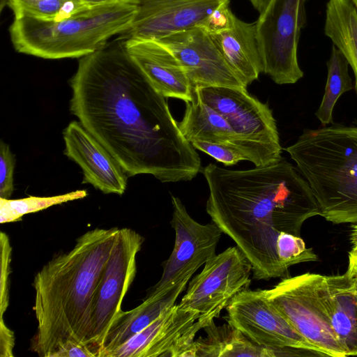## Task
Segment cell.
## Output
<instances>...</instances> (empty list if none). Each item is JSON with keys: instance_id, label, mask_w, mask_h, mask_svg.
<instances>
[{"instance_id": "7a4b0ae2", "label": "cell", "mask_w": 357, "mask_h": 357, "mask_svg": "<svg viewBox=\"0 0 357 357\" xmlns=\"http://www.w3.org/2000/svg\"><path fill=\"white\" fill-rule=\"evenodd\" d=\"M209 195L206 210L252 264L253 278L287 275L276 243L281 232L300 236L308 218L321 215L312 190L290 162L280 160L248 169L210 163L202 169Z\"/></svg>"}, {"instance_id": "8fae6325", "label": "cell", "mask_w": 357, "mask_h": 357, "mask_svg": "<svg viewBox=\"0 0 357 357\" xmlns=\"http://www.w3.org/2000/svg\"><path fill=\"white\" fill-rule=\"evenodd\" d=\"M171 226L175 231L173 250L163 265L158 282L146 298H156L187 284L192 275L216 254L222 231L214 223L202 225L188 213L181 199L172 195Z\"/></svg>"}, {"instance_id": "8992f818", "label": "cell", "mask_w": 357, "mask_h": 357, "mask_svg": "<svg viewBox=\"0 0 357 357\" xmlns=\"http://www.w3.org/2000/svg\"><path fill=\"white\" fill-rule=\"evenodd\" d=\"M264 291L278 312L324 356H347L332 328L326 275L306 273L285 278Z\"/></svg>"}, {"instance_id": "1f68e13d", "label": "cell", "mask_w": 357, "mask_h": 357, "mask_svg": "<svg viewBox=\"0 0 357 357\" xmlns=\"http://www.w3.org/2000/svg\"><path fill=\"white\" fill-rule=\"evenodd\" d=\"M15 346V335L0 317V357H13Z\"/></svg>"}, {"instance_id": "6da1fadb", "label": "cell", "mask_w": 357, "mask_h": 357, "mask_svg": "<svg viewBox=\"0 0 357 357\" xmlns=\"http://www.w3.org/2000/svg\"><path fill=\"white\" fill-rule=\"evenodd\" d=\"M70 110L115 158L128 176L189 181L200 158L160 93L117 37L79 58L70 79Z\"/></svg>"}, {"instance_id": "836d02e7", "label": "cell", "mask_w": 357, "mask_h": 357, "mask_svg": "<svg viewBox=\"0 0 357 357\" xmlns=\"http://www.w3.org/2000/svg\"><path fill=\"white\" fill-rule=\"evenodd\" d=\"M253 7L260 13L268 6L271 0H249Z\"/></svg>"}, {"instance_id": "d6986e66", "label": "cell", "mask_w": 357, "mask_h": 357, "mask_svg": "<svg viewBox=\"0 0 357 357\" xmlns=\"http://www.w3.org/2000/svg\"><path fill=\"white\" fill-rule=\"evenodd\" d=\"M332 328L347 356H357V291L345 273L326 276Z\"/></svg>"}, {"instance_id": "8d00e7d4", "label": "cell", "mask_w": 357, "mask_h": 357, "mask_svg": "<svg viewBox=\"0 0 357 357\" xmlns=\"http://www.w3.org/2000/svg\"><path fill=\"white\" fill-rule=\"evenodd\" d=\"M88 4H98L104 2H107L111 0H81Z\"/></svg>"}, {"instance_id": "4316f807", "label": "cell", "mask_w": 357, "mask_h": 357, "mask_svg": "<svg viewBox=\"0 0 357 357\" xmlns=\"http://www.w3.org/2000/svg\"><path fill=\"white\" fill-rule=\"evenodd\" d=\"M278 255L282 263L289 268L302 262L318 260L312 248H307L303 240L298 236L281 232L276 243Z\"/></svg>"}, {"instance_id": "d4e9b609", "label": "cell", "mask_w": 357, "mask_h": 357, "mask_svg": "<svg viewBox=\"0 0 357 357\" xmlns=\"http://www.w3.org/2000/svg\"><path fill=\"white\" fill-rule=\"evenodd\" d=\"M14 19L30 17L41 20H59L88 6L81 0H6Z\"/></svg>"}, {"instance_id": "2e32d148", "label": "cell", "mask_w": 357, "mask_h": 357, "mask_svg": "<svg viewBox=\"0 0 357 357\" xmlns=\"http://www.w3.org/2000/svg\"><path fill=\"white\" fill-rule=\"evenodd\" d=\"M227 63L248 87L263 73L257 38V23L237 17L229 5L215 12L203 24Z\"/></svg>"}, {"instance_id": "ac0fdd59", "label": "cell", "mask_w": 357, "mask_h": 357, "mask_svg": "<svg viewBox=\"0 0 357 357\" xmlns=\"http://www.w3.org/2000/svg\"><path fill=\"white\" fill-rule=\"evenodd\" d=\"M125 43L132 59L160 93L185 102L192 100L195 91L187 73L166 45L153 40L128 39Z\"/></svg>"}, {"instance_id": "9c48e42d", "label": "cell", "mask_w": 357, "mask_h": 357, "mask_svg": "<svg viewBox=\"0 0 357 357\" xmlns=\"http://www.w3.org/2000/svg\"><path fill=\"white\" fill-rule=\"evenodd\" d=\"M226 309L227 323L260 347L278 350L284 356H324L278 312L264 290H243Z\"/></svg>"}, {"instance_id": "603a6c76", "label": "cell", "mask_w": 357, "mask_h": 357, "mask_svg": "<svg viewBox=\"0 0 357 357\" xmlns=\"http://www.w3.org/2000/svg\"><path fill=\"white\" fill-rule=\"evenodd\" d=\"M324 32L351 67L357 96V0H328Z\"/></svg>"}, {"instance_id": "4dcf8cb0", "label": "cell", "mask_w": 357, "mask_h": 357, "mask_svg": "<svg viewBox=\"0 0 357 357\" xmlns=\"http://www.w3.org/2000/svg\"><path fill=\"white\" fill-rule=\"evenodd\" d=\"M96 357L93 351L87 345L71 340L62 342L50 357Z\"/></svg>"}, {"instance_id": "9a60e30c", "label": "cell", "mask_w": 357, "mask_h": 357, "mask_svg": "<svg viewBox=\"0 0 357 357\" xmlns=\"http://www.w3.org/2000/svg\"><path fill=\"white\" fill-rule=\"evenodd\" d=\"M178 59L195 89L209 86L245 87L199 26L172 34L160 40Z\"/></svg>"}, {"instance_id": "ba28073f", "label": "cell", "mask_w": 357, "mask_h": 357, "mask_svg": "<svg viewBox=\"0 0 357 357\" xmlns=\"http://www.w3.org/2000/svg\"><path fill=\"white\" fill-rule=\"evenodd\" d=\"M305 2L271 0L256 21L263 73L278 84H294L303 77L298 45L307 21Z\"/></svg>"}, {"instance_id": "ffe728a7", "label": "cell", "mask_w": 357, "mask_h": 357, "mask_svg": "<svg viewBox=\"0 0 357 357\" xmlns=\"http://www.w3.org/2000/svg\"><path fill=\"white\" fill-rule=\"evenodd\" d=\"M178 128L190 143L204 141L225 144L234 147L246 157L241 139L225 118L195 94L191 101L185 102V109L181 121L178 122Z\"/></svg>"}, {"instance_id": "7c38bea8", "label": "cell", "mask_w": 357, "mask_h": 357, "mask_svg": "<svg viewBox=\"0 0 357 357\" xmlns=\"http://www.w3.org/2000/svg\"><path fill=\"white\" fill-rule=\"evenodd\" d=\"M143 242L144 238L131 229L117 232L94 299L87 344L96 357L109 328L123 312L121 304L135 277L136 256Z\"/></svg>"}, {"instance_id": "cb8c5ba5", "label": "cell", "mask_w": 357, "mask_h": 357, "mask_svg": "<svg viewBox=\"0 0 357 357\" xmlns=\"http://www.w3.org/2000/svg\"><path fill=\"white\" fill-rule=\"evenodd\" d=\"M327 79L321 104L315 116L322 126L333 123V113L339 98L354 89L349 74V63L342 54L333 45L327 61Z\"/></svg>"}, {"instance_id": "44dd1931", "label": "cell", "mask_w": 357, "mask_h": 357, "mask_svg": "<svg viewBox=\"0 0 357 357\" xmlns=\"http://www.w3.org/2000/svg\"><path fill=\"white\" fill-rule=\"evenodd\" d=\"M186 286L187 284H181L160 298H145L135 308L123 311L107 332L99 349L98 357H106L108 353L148 326L163 311L174 305Z\"/></svg>"}, {"instance_id": "5b68a950", "label": "cell", "mask_w": 357, "mask_h": 357, "mask_svg": "<svg viewBox=\"0 0 357 357\" xmlns=\"http://www.w3.org/2000/svg\"><path fill=\"white\" fill-rule=\"evenodd\" d=\"M136 12V0H111L59 20L14 19L9 33L19 53L45 59L81 58L126 31Z\"/></svg>"}, {"instance_id": "484cf974", "label": "cell", "mask_w": 357, "mask_h": 357, "mask_svg": "<svg viewBox=\"0 0 357 357\" xmlns=\"http://www.w3.org/2000/svg\"><path fill=\"white\" fill-rule=\"evenodd\" d=\"M86 190H79L52 197L29 196L18 199L0 198V223L18 221L26 214L38 212L54 205L83 199Z\"/></svg>"}, {"instance_id": "3957f363", "label": "cell", "mask_w": 357, "mask_h": 357, "mask_svg": "<svg viewBox=\"0 0 357 357\" xmlns=\"http://www.w3.org/2000/svg\"><path fill=\"white\" fill-rule=\"evenodd\" d=\"M119 228H96L54 257L33 280L37 331L31 350L50 357L64 341L88 346L96 293Z\"/></svg>"}, {"instance_id": "30bf717a", "label": "cell", "mask_w": 357, "mask_h": 357, "mask_svg": "<svg viewBox=\"0 0 357 357\" xmlns=\"http://www.w3.org/2000/svg\"><path fill=\"white\" fill-rule=\"evenodd\" d=\"M252 273V264L236 245L215 255L188 284L178 305L199 314V321L209 325L219 317L233 298L248 289Z\"/></svg>"}, {"instance_id": "277c9868", "label": "cell", "mask_w": 357, "mask_h": 357, "mask_svg": "<svg viewBox=\"0 0 357 357\" xmlns=\"http://www.w3.org/2000/svg\"><path fill=\"white\" fill-rule=\"evenodd\" d=\"M284 150L308 183L321 216L357 224V122L305 129Z\"/></svg>"}, {"instance_id": "e0dca14e", "label": "cell", "mask_w": 357, "mask_h": 357, "mask_svg": "<svg viewBox=\"0 0 357 357\" xmlns=\"http://www.w3.org/2000/svg\"><path fill=\"white\" fill-rule=\"evenodd\" d=\"M64 154L82 168V183L105 194L122 195L128 176L115 158L82 126L73 121L64 129Z\"/></svg>"}, {"instance_id": "d590c367", "label": "cell", "mask_w": 357, "mask_h": 357, "mask_svg": "<svg viewBox=\"0 0 357 357\" xmlns=\"http://www.w3.org/2000/svg\"><path fill=\"white\" fill-rule=\"evenodd\" d=\"M350 241L353 247H357V224H354L352 226L350 234Z\"/></svg>"}, {"instance_id": "f546056e", "label": "cell", "mask_w": 357, "mask_h": 357, "mask_svg": "<svg viewBox=\"0 0 357 357\" xmlns=\"http://www.w3.org/2000/svg\"><path fill=\"white\" fill-rule=\"evenodd\" d=\"M15 158L9 146L0 142V198L10 199L14 190L13 173Z\"/></svg>"}, {"instance_id": "7402d4cb", "label": "cell", "mask_w": 357, "mask_h": 357, "mask_svg": "<svg viewBox=\"0 0 357 357\" xmlns=\"http://www.w3.org/2000/svg\"><path fill=\"white\" fill-rule=\"evenodd\" d=\"M204 329L206 336L195 340L196 357L284 356L278 350L257 345L228 323L218 326L213 321Z\"/></svg>"}, {"instance_id": "4fadbf2b", "label": "cell", "mask_w": 357, "mask_h": 357, "mask_svg": "<svg viewBox=\"0 0 357 357\" xmlns=\"http://www.w3.org/2000/svg\"><path fill=\"white\" fill-rule=\"evenodd\" d=\"M199 319L175 304L106 357H196L195 337L204 328Z\"/></svg>"}, {"instance_id": "52a82bcc", "label": "cell", "mask_w": 357, "mask_h": 357, "mask_svg": "<svg viewBox=\"0 0 357 357\" xmlns=\"http://www.w3.org/2000/svg\"><path fill=\"white\" fill-rule=\"evenodd\" d=\"M205 104L222 114L242 141L248 161L256 167L280 160L282 146L268 105L245 87L209 86L195 89Z\"/></svg>"}, {"instance_id": "d6a6232c", "label": "cell", "mask_w": 357, "mask_h": 357, "mask_svg": "<svg viewBox=\"0 0 357 357\" xmlns=\"http://www.w3.org/2000/svg\"><path fill=\"white\" fill-rule=\"evenodd\" d=\"M346 273L350 278L354 289L357 291V266H348Z\"/></svg>"}, {"instance_id": "5bb4252c", "label": "cell", "mask_w": 357, "mask_h": 357, "mask_svg": "<svg viewBox=\"0 0 357 357\" xmlns=\"http://www.w3.org/2000/svg\"><path fill=\"white\" fill-rule=\"evenodd\" d=\"M137 12L130 27L118 36L126 40H160L201 26L229 0H136Z\"/></svg>"}, {"instance_id": "e575fe53", "label": "cell", "mask_w": 357, "mask_h": 357, "mask_svg": "<svg viewBox=\"0 0 357 357\" xmlns=\"http://www.w3.org/2000/svg\"><path fill=\"white\" fill-rule=\"evenodd\" d=\"M349 266H357V247H353L349 252Z\"/></svg>"}, {"instance_id": "83f0119b", "label": "cell", "mask_w": 357, "mask_h": 357, "mask_svg": "<svg viewBox=\"0 0 357 357\" xmlns=\"http://www.w3.org/2000/svg\"><path fill=\"white\" fill-rule=\"evenodd\" d=\"M1 277H0V317H3L9 304V275L12 247L8 236L3 231L0 233Z\"/></svg>"}, {"instance_id": "f1b7e54d", "label": "cell", "mask_w": 357, "mask_h": 357, "mask_svg": "<svg viewBox=\"0 0 357 357\" xmlns=\"http://www.w3.org/2000/svg\"><path fill=\"white\" fill-rule=\"evenodd\" d=\"M191 144L195 149L209 155L226 166H231L239 161L247 160L246 157L238 150L225 144L204 141H194Z\"/></svg>"}]
</instances>
